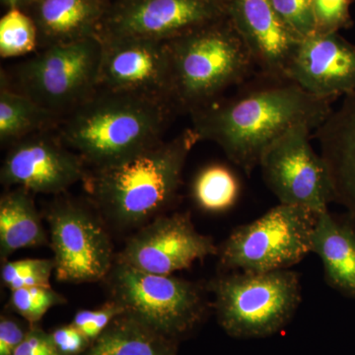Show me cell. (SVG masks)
Segmentation results:
<instances>
[{"label":"cell","instance_id":"33","mask_svg":"<svg viewBox=\"0 0 355 355\" xmlns=\"http://www.w3.org/2000/svg\"><path fill=\"white\" fill-rule=\"evenodd\" d=\"M37 1L38 0H1L6 9L18 8L26 12H28Z\"/></svg>","mask_w":355,"mask_h":355},{"label":"cell","instance_id":"13","mask_svg":"<svg viewBox=\"0 0 355 355\" xmlns=\"http://www.w3.org/2000/svg\"><path fill=\"white\" fill-rule=\"evenodd\" d=\"M44 133L30 135L12 144L0 171L3 186L29 193L60 195L79 181H85L88 172L83 158L60 137Z\"/></svg>","mask_w":355,"mask_h":355},{"label":"cell","instance_id":"17","mask_svg":"<svg viewBox=\"0 0 355 355\" xmlns=\"http://www.w3.org/2000/svg\"><path fill=\"white\" fill-rule=\"evenodd\" d=\"M321 156L330 176L334 202L355 221V92L316 130Z\"/></svg>","mask_w":355,"mask_h":355},{"label":"cell","instance_id":"29","mask_svg":"<svg viewBox=\"0 0 355 355\" xmlns=\"http://www.w3.org/2000/svg\"><path fill=\"white\" fill-rule=\"evenodd\" d=\"M125 310L116 301L110 299L95 310H80L74 315L71 324L76 327L90 342L96 340L106 330L116 317L125 314Z\"/></svg>","mask_w":355,"mask_h":355},{"label":"cell","instance_id":"6","mask_svg":"<svg viewBox=\"0 0 355 355\" xmlns=\"http://www.w3.org/2000/svg\"><path fill=\"white\" fill-rule=\"evenodd\" d=\"M106 280L111 299L127 314L176 342L200 326L209 310L202 286L172 275L142 272L114 261Z\"/></svg>","mask_w":355,"mask_h":355},{"label":"cell","instance_id":"21","mask_svg":"<svg viewBox=\"0 0 355 355\" xmlns=\"http://www.w3.org/2000/svg\"><path fill=\"white\" fill-rule=\"evenodd\" d=\"M80 355H178V342L125 313L116 317Z\"/></svg>","mask_w":355,"mask_h":355},{"label":"cell","instance_id":"34","mask_svg":"<svg viewBox=\"0 0 355 355\" xmlns=\"http://www.w3.org/2000/svg\"><path fill=\"white\" fill-rule=\"evenodd\" d=\"M100 1L104 2V3H106L107 6H110V4L114 3V1H116V0H100Z\"/></svg>","mask_w":355,"mask_h":355},{"label":"cell","instance_id":"7","mask_svg":"<svg viewBox=\"0 0 355 355\" xmlns=\"http://www.w3.org/2000/svg\"><path fill=\"white\" fill-rule=\"evenodd\" d=\"M318 216L305 207L279 203L233 229L218 247L219 266L225 272L289 270L311 253Z\"/></svg>","mask_w":355,"mask_h":355},{"label":"cell","instance_id":"24","mask_svg":"<svg viewBox=\"0 0 355 355\" xmlns=\"http://www.w3.org/2000/svg\"><path fill=\"white\" fill-rule=\"evenodd\" d=\"M39 33L32 16L18 8L7 9L0 19V55L12 58L38 50Z\"/></svg>","mask_w":355,"mask_h":355},{"label":"cell","instance_id":"1","mask_svg":"<svg viewBox=\"0 0 355 355\" xmlns=\"http://www.w3.org/2000/svg\"><path fill=\"white\" fill-rule=\"evenodd\" d=\"M261 77L263 83L191 114L198 141L216 144L247 176L282 133L301 123L316 130L333 111V102L309 94L288 79Z\"/></svg>","mask_w":355,"mask_h":355},{"label":"cell","instance_id":"16","mask_svg":"<svg viewBox=\"0 0 355 355\" xmlns=\"http://www.w3.org/2000/svg\"><path fill=\"white\" fill-rule=\"evenodd\" d=\"M224 6L260 76L287 79V70L301 41L280 20L270 0H224Z\"/></svg>","mask_w":355,"mask_h":355},{"label":"cell","instance_id":"32","mask_svg":"<svg viewBox=\"0 0 355 355\" xmlns=\"http://www.w3.org/2000/svg\"><path fill=\"white\" fill-rule=\"evenodd\" d=\"M14 355H60L53 345L50 333H46L39 324H31L24 340Z\"/></svg>","mask_w":355,"mask_h":355},{"label":"cell","instance_id":"30","mask_svg":"<svg viewBox=\"0 0 355 355\" xmlns=\"http://www.w3.org/2000/svg\"><path fill=\"white\" fill-rule=\"evenodd\" d=\"M50 336L60 355H80L90 345V340L76 327L70 323L58 327Z\"/></svg>","mask_w":355,"mask_h":355},{"label":"cell","instance_id":"11","mask_svg":"<svg viewBox=\"0 0 355 355\" xmlns=\"http://www.w3.org/2000/svg\"><path fill=\"white\" fill-rule=\"evenodd\" d=\"M224 17V0H116L107 8L99 37L169 42Z\"/></svg>","mask_w":355,"mask_h":355},{"label":"cell","instance_id":"31","mask_svg":"<svg viewBox=\"0 0 355 355\" xmlns=\"http://www.w3.org/2000/svg\"><path fill=\"white\" fill-rule=\"evenodd\" d=\"M31 324L17 318L1 315L0 318V355H14L24 340Z\"/></svg>","mask_w":355,"mask_h":355},{"label":"cell","instance_id":"20","mask_svg":"<svg viewBox=\"0 0 355 355\" xmlns=\"http://www.w3.org/2000/svg\"><path fill=\"white\" fill-rule=\"evenodd\" d=\"M29 191L15 188L0 198V259L24 248L46 246L49 236Z\"/></svg>","mask_w":355,"mask_h":355},{"label":"cell","instance_id":"26","mask_svg":"<svg viewBox=\"0 0 355 355\" xmlns=\"http://www.w3.org/2000/svg\"><path fill=\"white\" fill-rule=\"evenodd\" d=\"M67 301L51 286H35L11 291L8 306L30 324H38L51 308L65 304Z\"/></svg>","mask_w":355,"mask_h":355},{"label":"cell","instance_id":"18","mask_svg":"<svg viewBox=\"0 0 355 355\" xmlns=\"http://www.w3.org/2000/svg\"><path fill=\"white\" fill-rule=\"evenodd\" d=\"M108 6L100 0H38L28 11L39 33V49L99 37Z\"/></svg>","mask_w":355,"mask_h":355},{"label":"cell","instance_id":"23","mask_svg":"<svg viewBox=\"0 0 355 355\" xmlns=\"http://www.w3.org/2000/svg\"><path fill=\"white\" fill-rule=\"evenodd\" d=\"M193 198L205 211L219 214L234 207L240 193V184L234 173L221 164L202 168L193 180Z\"/></svg>","mask_w":355,"mask_h":355},{"label":"cell","instance_id":"9","mask_svg":"<svg viewBox=\"0 0 355 355\" xmlns=\"http://www.w3.org/2000/svg\"><path fill=\"white\" fill-rule=\"evenodd\" d=\"M51 247L60 282L104 280L114 265L108 224L99 212L69 198L55 200L46 211Z\"/></svg>","mask_w":355,"mask_h":355},{"label":"cell","instance_id":"10","mask_svg":"<svg viewBox=\"0 0 355 355\" xmlns=\"http://www.w3.org/2000/svg\"><path fill=\"white\" fill-rule=\"evenodd\" d=\"M312 130L304 123L289 128L266 149L259 166L279 203L321 214L334 202V193L323 158L311 146Z\"/></svg>","mask_w":355,"mask_h":355},{"label":"cell","instance_id":"25","mask_svg":"<svg viewBox=\"0 0 355 355\" xmlns=\"http://www.w3.org/2000/svg\"><path fill=\"white\" fill-rule=\"evenodd\" d=\"M55 270L53 259H24L4 261L1 282L9 291L35 286H51V277Z\"/></svg>","mask_w":355,"mask_h":355},{"label":"cell","instance_id":"14","mask_svg":"<svg viewBox=\"0 0 355 355\" xmlns=\"http://www.w3.org/2000/svg\"><path fill=\"white\" fill-rule=\"evenodd\" d=\"M102 42L99 89L155 96L171 102L167 42L137 38Z\"/></svg>","mask_w":355,"mask_h":355},{"label":"cell","instance_id":"5","mask_svg":"<svg viewBox=\"0 0 355 355\" xmlns=\"http://www.w3.org/2000/svg\"><path fill=\"white\" fill-rule=\"evenodd\" d=\"M217 322L228 336L260 338L282 331L302 301L300 277L291 270L228 272L210 280Z\"/></svg>","mask_w":355,"mask_h":355},{"label":"cell","instance_id":"8","mask_svg":"<svg viewBox=\"0 0 355 355\" xmlns=\"http://www.w3.org/2000/svg\"><path fill=\"white\" fill-rule=\"evenodd\" d=\"M40 50L16 67L13 83L1 76L11 87L62 118L99 89L103 42L96 36Z\"/></svg>","mask_w":355,"mask_h":355},{"label":"cell","instance_id":"12","mask_svg":"<svg viewBox=\"0 0 355 355\" xmlns=\"http://www.w3.org/2000/svg\"><path fill=\"white\" fill-rule=\"evenodd\" d=\"M217 253L212 237L197 231L190 214L177 212L156 217L139 228L116 261L142 272L172 275Z\"/></svg>","mask_w":355,"mask_h":355},{"label":"cell","instance_id":"27","mask_svg":"<svg viewBox=\"0 0 355 355\" xmlns=\"http://www.w3.org/2000/svg\"><path fill=\"white\" fill-rule=\"evenodd\" d=\"M273 9L300 41L313 36L316 32L312 0H270Z\"/></svg>","mask_w":355,"mask_h":355},{"label":"cell","instance_id":"19","mask_svg":"<svg viewBox=\"0 0 355 355\" xmlns=\"http://www.w3.org/2000/svg\"><path fill=\"white\" fill-rule=\"evenodd\" d=\"M311 253L324 266L327 284L347 297L355 298V221L338 219L330 211L318 216Z\"/></svg>","mask_w":355,"mask_h":355},{"label":"cell","instance_id":"3","mask_svg":"<svg viewBox=\"0 0 355 355\" xmlns=\"http://www.w3.org/2000/svg\"><path fill=\"white\" fill-rule=\"evenodd\" d=\"M198 141L191 128L120 164L93 170L85 179L95 209L108 225L141 228L178 197L187 159Z\"/></svg>","mask_w":355,"mask_h":355},{"label":"cell","instance_id":"22","mask_svg":"<svg viewBox=\"0 0 355 355\" xmlns=\"http://www.w3.org/2000/svg\"><path fill=\"white\" fill-rule=\"evenodd\" d=\"M60 116L33 101L9 85L1 76L0 83V140L2 144H14L20 140L44 132Z\"/></svg>","mask_w":355,"mask_h":355},{"label":"cell","instance_id":"28","mask_svg":"<svg viewBox=\"0 0 355 355\" xmlns=\"http://www.w3.org/2000/svg\"><path fill=\"white\" fill-rule=\"evenodd\" d=\"M354 0H312L315 34H331L354 25L350 6Z\"/></svg>","mask_w":355,"mask_h":355},{"label":"cell","instance_id":"4","mask_svg":"<svg viewBox=\"0 0 355 355\" xmlns=\"http://www.w3.org/2000/svg\"><path fill=\"white\" fill-rule=\"evenodd\" d=\"M177 112L209 106L254 73L253 58L227 16L167 42Z\"/></svg>","mask_w":355,"mask_h":355},{"label":"cell","instance_id":"15","mask_svg":"<svg viewBox=\"0 0 355 355\" xmlns=\"http://www.w3.org/2000/svg\"><path fill=\"white\" fill-rule=\"evenodd\" d=\"M287 79L309 94L334 102L355 92V46L340 33L315 34L299 43Z\"/></svg>","mask_w":355,"mask_h":355},{"label":"cell","instance_id":"2","mask_svg":"<svg viewBox=\"0 0 355 355\" xmlns=\"http://www.w3.org/2000/svg\"><path fill=\"white\" fill-rule=\"evenodd\" d=\"M175 112L164 98L98 89L65 116L58 137L86 166L103 169L162 142Z\"/></svg>","mask_w":355,"mask_h":355}]
</instances>
